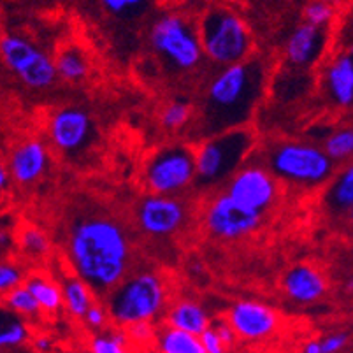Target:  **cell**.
<instances>
[{
    "label": "cell",
    "mask_w": 353,
    "mask_h": 353,
    "mask_svg": "<svg viewBox=\"0 0 353 353\" xmlns=\"http://www.w3.org/2000/svg\"><path fill=\"white\" fill-rule=\"evenodd\" d=\"M69 260L92 290L108 292L123 281L130 265V243L117 220L85 216L69 232Z\"/></svg>",
    "instance_id": "1"
},
{
    "label": "cell",
    "mask_w": 353,
    "mask_h": 353,
    "mask_svg": "<svg viewBox=\"0 0 353 353\" xmlns=\"http://www.w3.org/2000/svg\"><path fill=\"white\" fill-rule=\"evenodd\" d=\"M264 86V65L243 60L221 67L208 85L201 109V134L211 137L239 128L252 114Z\"/></svg>",
    "instance_id": "2"
},
{
    "label": "cell",
    "mask_w": 353,
    "mask_h": 353,
    "mask_svg": "<svg viewBox=\"0 0 353 353\" xmlns=\"http://www.w3.org/2000/svg\"><path fill=\"white\" fill-rule=\"evenodd\" d=\"M197 34L202 54L216 65H232L248 57L250 32L232 9L220 6L206 9L197 25Z\"/></svg>",
    "instance_id": "3"
},
{
    "label": "cell",
    "mask_w": 353,
    "mask_h": 353,
    "mask_svg": "<svg viewBox=\"0 0 353 353\" xmlns=\"http://www.w3.org/2000/svg\"><path fill=\"white\" fill-rule=\"evenodd\" d=\"M253 146L250 130L234 128L206 137L194 153L195 179L201 187H213L237 171Z\"/></svg>",
    "instance_id": "4"
},
{
    "label": "cell",
    "mask_w": 353,
    "mask_h": 353,
    "mask_svg": "<svg viewBox=\"0 0 353 353\" xmlns=\"http://www.w3.org/2000/svg\"><path fill=\"white\" fill-rule=\"evenodd\" d=\"M150 44L160 59L178 70H194L202 62L197 27L179 12H162L150 28Z\"/></svg>",
    "instance_id": "5"
},
{
    "label": "cell",
    "mask_w": 353,
    "mask_h": 353,
    "mask_svg": "<svg viewBox=\"0 0 353 353\" xmlns=\"http://www.w3.org/2000/svg\"><path fill=\"white\" fill-rule=\"evenodd\" d=\"M165 304V288L153 272H139L117 285L109 299V314L118 325L152 322Z\"/></svg>",
    "instance_id": "6"
},
{
    "label": "cell",
    "mask_w": 353,
    "mask_h": 353,
    "mask_svg": "<svg viewBox=\"0 0 353 353\" xmlns=\"http://www.w3.org/2000/svg\"><path fill=\"white\" fill-rule=\"evenodd\" d=\"M269 167L281 179L314 187L332 176L334 162L314 144L283 143L271 150Z\"/></svg>",
    "instance_id": "7"
},
{
    "label": "cell",
    "mask_w": 353,
    "mask_h": 353,
    "mask_svg": "<svg viewBox=\"0 0 353 353\" xmlns=\"http://www.w3.org/2000/svg\"><path fill=\"white\" fill-rule=\"evenodd\" d=\"M0 59L28 88L46 90L57 79L53 60L20 35L8 34L0 37Z\"/></svg>",
    "instance_id": "8"
},
{
    "label": "cell",
    "mask_w": 353,
    "mask_h": 353,
    "mask_svg": "<svg viewBox=\"0 0 353 353\" xmlns=\"http://www.w3.org/2000/svg\"><path fill=\"white\" fill-rule=\"evenodd\" d=\"M195 179L194 153L188 148H167L146 167V185L155 195L174 197Z\"/></svg>",
    "instance_id": "9"
},
{
    "label": "cell",
    "mask_w": 353,
    "mask_h": 353,
    "mask_svg": "<svg viewBox=\"0 0 353 353\" xmlns=\"http://www.w3.org/2000/svg\"><path fill=\"white\" fill-rule=\"evenodd\" d=\"M262 223L260 211L241 206L227 194L218 195L206 210V227L220 239H241L250 236Z\"/></svg>",
    "instance_id": "10"
},
{
    "label": "cell",
    "mask_w": 353,
    "mask_h": 353,
    "mask_svg": "<svg viewBox=\"0 0 353 353\" xmlns=\"http://www.w3.org/2000/svg\"><path fill=\"white\" fill-rule=\"evenodd\" d=\"M187 221L183 202L169 195H150L139 204L137 223L144 234L152 237H167L178 232Z\"/></svg>",
    "instance_id": "11"
},
{
    "label": "cell",
    "mask_w": 353,
    "mask_h": 353,
    "mask_svg": "<svg viewBox=\"0 0 353 353\" xmlns=\"http://www.w3.org/2000/svg\"><path fill=\"white\" fill-rule=\"evenodd\" d=\"M227 195L241 206L264 213L276 199V181L265 169L250 165L232 176Z\"/></svg>",
    "instance_id": "12"
},
{
    "label": "cell",
    "mask_w": 353,
    "mask_h": 353,
    "mask_svg": "<svg viewBox=\"0 0 353 353\" xmlns=\"http://www.w3.org/2000/svg\"><path fill=\"white\" fill-rule=\"evenodd\" d=\"M229 325L241 339L259 341L269 338L278 329V314L274 310L256 301H239L229 311Z\"/></svg>",
    "instance_id": "13"
},
{
    "label": "cell",
    "mask_w": 353,
    "mask_h": 353,
    "mask_svg": "<svg viewBox=\"0 0 353 353\" xmlns=\"http://www.w3.org/2000/svg\"><path fill=\"white\" fill-rule=\"evenodd\" d=\"M92 120L79 108L59 109L50 120V137L57 150L63 153L79 152L90 139Z\"/></svg>",
    "instance_id": "14"
},
{
    "label": "cell",
    "mask_w": 353,
    "mask_h": 353,
    "mask_svg": "<svg viewBox=\"0 0 353 353\" xmlns=\"http://www.w3.org/2000/svg\"><path fill=\"white\" fill-rule=\"evenodd\" d=\"M50 165V153L41 141H25L14 148L8 165L9 178L20 185L37 181Z\"/></svg>",
    "instance_id": "15"
},
{
    "label": "cell",
    "mask_w": 353,
    "mask_h": 353,
    "mask_svg": "<svg viewBox=\"0 0 353 353\" xmlns=\"http://www.w3.org/2000/svg\"><path fill=\"white\" fill-rule=\"evenodd\" d=\"M325 46V32L314 25L303 23L288 37L285 54L292 65L306 67L316 62Z\"/></svg>",
    "instance_id": "16"
},
{
    "label": "cell",
    "mask_w": 353,
    "mask_h": 353,
    "mask_svg": "<svg viewBox=\"0 0 353 353\" xmlns=\"http://www.w3.org/2000/svg\"><path fill=\"white\" fill-rule=\"evenodd\" d=\"M283 288L295 303L311 304L322 299L327 292V283L323 276L311 265H297L285 274Z\"/></svg>",
    "instance_id": "17"
},
{
    "label": "cell",
    "mask_w": 353,
    "mask_h": 353,
    "mask_svg": "<svg viewBox=\"0 0 353 353\" xmlns=\"http://www.w3.org/2000/svg\"><path fill=\"white\" fill-rule=\"evenodd\" d=\"M327 94L341 108L353 104V59L350 53H341L332 60L325 72Z\"/></svg>",
    "instance_id": "18"
},
{
    "label": "cell",
    "mask_w": 353,
    "mask_h": 353,
    "mask_svg": "<svg viewBox=\"0 0 353 353\" xmlns=\"http://www.w3.org/2000/svg\"><path fill=\"white\" fill-rule=\"evenodd\" d=\"M167 325L183 330V332L201 336L211 323L206 310L201 304L194 303V301H181L167 313Z\"/></svg>",
    "instance_id": "19"
},
{
    "label": "cell",
    "mask_w": 353,
    "mask_h": 353,
    "mask_svg": "<svg viewBox=\"0 0 353 353\" xmlns=\"http://www.w3.org/2000/svg\"><path fill=\"white\" fill-rule=\"evenodd\" d=\"M157 346L160 353H206L199 336L172 329L169 325L159 332Z\"/></svg>",
    "instance_id": "20"
},
{
    "label": "cell",
    "mask_w": 353,
    "mask_h": 353,
    "mask_svg": "<svg viewBox=\"0 0 353 353\" xmlns=\"http://www.w3.org/2000/svg\"><path fill=\"white\" fill-rule=\"evenodd\" d=\"M62 301L63 306L67 307V311H69L72 316L83 319L86 314V311L90 310V306L94 304L92 288H90L85 281L79 280L78 276L67 278V280L63 281L62 287Z\"/></svg>",
    "instance_id": "21"
},
{
    "label": "cell",
    "mask_w": 353,
    "mask_h": 353,
    "mask_svg": "<svg viewBox=\"0 0 353 353\" xmlns=\"http://www.w3.org/2000/svg\"><path fill=\"white\" fill-rule=\"evenodd\" d=\"M25 287L28 288L34 299L39 304L41 311H46V313H54L63 306L62 301V290H60L59 285H54L53 281L43 278V276H32L30 280L25 283Z\"/></svg>",
    "instance_id": "22"
},
{
    "label": "cell",
    "mask_w": 353,
    "mask_h": 353,
    "mask_svg": "<svg viewBox=\"0 0 353 353\" xmlns=\"http://www.w3.org/2000/svg\"><path fill=\"white\" fill-rule=\"evenodd\" d=\"M329 206L336 213H346L353 210V169L348 165L329 190Z\"/></svg>",
    "instance_id": "23"
},
{
    "label": "cell",
    "mask_w": 353,
    "mask_h": 353,
    "mask_svg": "<svg viewBox=\"0 0 353 353\" xmlns=\"http://www.w3.org/2000/svg\"><path fill=\"white\" fill-rule=\"evenodd\" d=\"M54 70H57V76H62L65 81H81L88 72V63L81 51L69 48V50H63L59 54V59L54 60Z\"/></svg>",
    "instance_id": "24"
},
{
    "label": "cell",
    "mask_w": 353,
    "mask_h": 353,
    "mask_svg": "<svg viewBox=\"0 0 353 353\" xmlns=\"http://www.w3.org/2000/svg\"><path fill=\"white\" fill-rule=\"evenodd\" d=\"M97 2L105 14L121 21L141 18L152 6V0H97Z\"/></svg>",
    "instance_id": "25"
},
{
    "label": "cell",
    "mask_w": 353,
    "mask_h": 353,
    "mask_svg": "<svg viewBox=\"0 0 353 353\" xmlns=\"http://www.w3.org/2000/svg\"><path fill=\"white\" fill-rule=\"evenodd\" d=\"M6 306L11 311H14L16 314H23V316H37L41 313L39 304L34 299V295L28 292V288L25 287H16L11 292L4 295Z\"/></svg>",
    "instance_id": "26"
},
{
    "label": "cell",
    "mask_w": 353,
    "mask_h": 353,
    "mask_svg": "<svg viewBox=\"0 0 353 353\" xmlns=\"http://www.w3.org/2000/svg\"><path fill=\"white\" fill-rule=\"evenodd\" d=\"M322 150L332 162L346 160L353 153V132L350 128H345V130H338V132L330 134Z\"/></svg>",
    "instance_id": "27"
},
{
    "label": "cell",
    "mask_w": 353,
    "mask_h": 353,
    "mask_svg": "<svg viewBox=\"0 0 353 353\" xmlns=\"http://www.w3.org/2000/svg\"><path fill=\"white\" fill-rule=\"evenodd\" d=\"M30 338V330L21 320H9L4 325L0 323V348L23 345Z\"/></svg>",
    "instance_id": "28"
},
{
    "label": "cell",
    "mask_w": 353,
    "mask_h": 353,
    "mask_svg": "<svg viewBox=\"0 0 353 353\" xmlns=\"http://www.w3.org/2000/svg\"><path fill=\"white\" fill-rule=\"evenodd\" d=\"M192 108L187 102H172L162 113V125L169 130H178L190 121Z\"/></svg>",
    "instance_id": "29"
},
{
    "label": "cell",
    "mask_w": 353,
    "mask_h": 353,
    "mask_svg": "<svg viewBox=\"0 0 353 353\" xmlns=\"http://www.w3.org/2000/svg\"><path fill=\"white\" fill-rule=\"evenodd\" d=\"M90 353H128L127 336L123 332L97 336L90 345Z\"/></svg>",
    "instance_id": "30"
},
{
    "label": "cell",
    "mask_w": 353,
    "mask_h": 353,
    "mask_svg": "<svg viewBox=\"0 0 353 353\" xmlns=\"http://www.w3.org/2000/svg\"><path fill=\"white\" fill-rule=\"evenodd\" d=\"M21 250L30 256H43L50 252L48 237L39 229H25L21 232Z\"/></svg>",
    "instance_id": "31"
},
{
    "label": "cell",
    "mask_w": 353,
    "mask_h": 353,
    "mask_svg": "<svg viewBox=\"0 0 353 353\" xmlns=\"http://www.w3.org/2000/svg\"><path fill=\"white\" fill-rule=\"evenodd\" d=\"M334 9L330 8L327 2L323 0H314L311 4H307L306 11H304V16H306V23L314 25V27H327L332 20Z\"/></svg>",
    "instance_id": "32"
},
{
    "label": "cell",
    "mask_w": 353,
    "mask_h": 353,
    "mask_svg": "<svg viewBox=\"0 0 353 353\" xmlns=\"http://www.w3.org/2000/svg\"><path fill=\"white\" fill-rule=\"evenodd\" d=\"M23 281V272L11 262H0V295H6L12 288L20 287Z\"/></svg>",
    "instance_id": "33"
},
{
    "label": "cell",
    "mask_w": 353,
    "mask_h": 353,
    "mask_svg": "<svg viewBox=\"0 0 353 353\" xmlns=\"http://www.w3.org/2000/svg\"><path fill=\"white\" fill-rule=\"evenodd\" d=\"M319 341H320V352L322 353H339L346 348V345H348V334L346 332L329 334L327 338L319 339Z\"/></svg>",
    "instance_id": "34"
},
{
    "label": "cell",
    "mask_w": 353,
    "mask_h": 353,
    "mask_svg": "<svg viewBox=\"0 0 353 353\" xmlns=\"http://www.w3.org/2000/svg\"><path fill=\"white\" fill-rule=\"evenodd\" d=\"M199 338H201V343L204 346V350H206V353H225V346L220 341L218 334L214 332V329L211 325Z\"/></svg>",
    "instance_id": "35"
},
{
    "label": "cell",
    "mask_w": 353,
    "mask_h": 353,
    "mask_svg": "<svg viewBox=\"0 0 353 353\" xmlns=\"http://www.w3.org/2000/svg\"><path fill=\"white\" fill-rule=\"evenodd\" d=\"M153 327L150 322H137L128 325V336L137 343H146L148 339L153 338Z\"/></svg>",
    "instance_id": "36"
},
{
    "label": "cell",
    "mask_w": 353,
    "mask_h": 353,
    "mask_svg": "<svg viewBox=\"0 0 353 353\" xmlns=\"http://www.w3.org/2000/svg\"><path fill=\"white\" fill-rule=\"evenodd\" d=\"M83 319L86 320V323H88L90 327H94V329H101V327L105 323V320H108V316H105V311L102 310L101 306H95V304H92Z\"/></svg>",
    "instance_id": "37"
},
{
    "label": "cell",
    "mask_w": 353,
    "mask_h": 353,
    "mask_svg": "<svg viewBox=\"0 0 353 353\" xmlns=\"http://www.w3.org/2000/svg\"><path fill=\"white\" fill-rule=\"evenodd\" d=\"M214 332L218 334V338H220V341L223 343V346H232L234 341H236V334H234L232 327L229 325V322H218L216 325H213Z\"/></svg>",
    "instance_id": "38"
},
{
    "label": "cell",
    "mask_w": 353,
    "mask_h": 353,
    "mask_svg": "<svg viewBox=\"0 0 353 353\" xmlns=\"http://www.w3.org/2000/svg\"><path fill=\"white\" fill-rule=\"evenodd\" d=\"M34 348L41 353H50L53 350V341L48 336H39V338L34 341Z\"/></svg>",
    "instance_id": "39"
},
{
    "label": "cell",
    "mask_w": 353,
    "mask_h": 353,
    "mask_svg": "<svg viewBox=\"0 0 353 353\" xmlns=\"http://www.w3.org/2000/svg\"><path fill=\"white\" fill-rule=\"evenodd\" d=\"M9 246H11V232L8 229H0V252H6Z\"/></svg>",
    "instance_id": "40"
},
{
    "label": "cell",
    "mask_w": 353,
    "mask_h": 353,
    "mask_svg": "<svg viewBox=\"0 0 353 353\" xmlns=\"http://www.w3.org/2000/svg\"><path fill=\"white\" fill-rule=\"evenodd\" d=\"M8 183H9V174H8V169L2 162H0V195L4 194V190L8 188Z\"/></svg>",
    "instance_id": "41"
},
{
    "label": "cell",
    "mask_w": 353,
    "mask_h": 353,
    "mask_svg": "<svg viewBox=\"0 0 353 353\" xmlns=\"http://www.w3.org/2000/svg\"><path fill=\"white\" fill-rule=\"evenodd\" d=\"M303 353H322V352H320V341H319V339H311V341H307L306 345H304Z\"/></svg>",
    "instance_id": "42"
},
{
    "label": "cell",
    "mask_w": 353,
    "mask_h": 353,
    "mask_svg": "<svg viewBox=\"0 0 353 353\" xmlns=\"http://www.w3.org/2000/svg\"><path fill=\"white\" fill-rule=\"evenodd\" d=\"M163 2H169V4H176V2H181V0H163Z\"/></svg>",
    "instance_id": "43"
},
{
    "label": "cell",
    "mask_w": 353,
    "mask_h": 353,
    "mask_svg": "<svg viewBox=\"0 0 353 353\" xmlns=\"http://www.w3.org/2000/svg\"><path fill=\"white\" fill-rule=\"evenodd\" d=\"M60 353H78V352H60Z\"/></svg>",
    "instance_id": "44"
}]
</instances>
